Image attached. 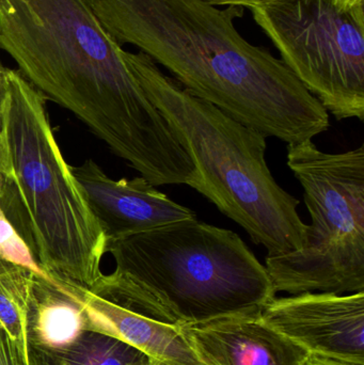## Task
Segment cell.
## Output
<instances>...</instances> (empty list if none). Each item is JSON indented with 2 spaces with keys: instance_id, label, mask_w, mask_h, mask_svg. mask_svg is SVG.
I'll return each instance as SVG.
<instances>
[{
  "instance_id": "cell-2",
  "label": "cell",
  "mask_w": 364,
  "mask_h": 365,
  "mask_svg": "<svg viewBox=\"0 0 364 365\" xmlns=\"http://www.w3.org/2000/svg\"><path fill=\"white\" fill-rule=\"evenodd\" d=\"M120 45L166 68L197 98L269 138L303 143L327 132L331 118L281 59L235 27L243 6L202 0H92Z\"/></svg>"
},
{
  "instance_id": "cell-10",
  "label": "cell",
  "mask_w": 364,
  "mask_h": 365,
  "mask_svg": "<svg viewBox=\"0 0 364 365\" xmlns=\"http://www.w3.org/2000/svg\"><path fill=\"white\" fill-rule=\"evenodd\" d=\"M72 171L107 242L197 218L142 177L111 179L92 160Z\"/></svg>"
},
{
  "instance_id": "cell-4",
  "label": "cell",
  "mask_w": 364,
  "mask_h": 365,
  "mask_svg": "<svg viewBox=\"0 0 364 365\" xmlns=\"http://www.w3.org/2000/svg\"><path fill=\"white\" fill-rule=\"evenodd\" d=\"M128 68L196 168L190 185L269 255L299 250L308 225L299 200L274 179L266 138L167 76L145 53L124 51Z\"/></svg>"
},
{
  "instance_id": "cell-13",
  "label": "cell",
  "mask_w": 364,
  "mask_h": 365,
  "mask_svg": "<svg viewBox=\"0 0 364 365\" xmlns=\"http://www.w3.org/2000/svg\"><path fill=\"white\" fill-rule=\"evenodd\" d=\"M27 360L28 365H162L140 349L93 330H83L59 346L27 344Z\"/></svg>"
},
{
  "instance_id": "cell-20",
  "label": "cell",
  "mask_w": 364,
  "mask_h": 365,
  "mask_svg": "<svg viewBox=\"0 0 364 365\" xmlns=\"http://www.w3.org/2000/svg\"><path fill=\"white\" fill-rule=\"evenodd\" d=\"M0 327H1V324H0Z\"/></svg>"
},
{
  "instance_id": "cell-17",
  "label": "cell",
  "mask_w": 364,
  "mask_h": 365,
  "mask_svg": "<svg viewBox=\"0 0 364 365\" xmlns=\"http://www.w3.org/2000/svg\"><path fill=\"white\" fill-rule=\"evenodd\" d=\"M207 4L214 6H243L247 9L248 6H258V4H265V2L271 1V0H202Z\"/></svg>"
},
{
  "instance_id": "cell-5",
  "label": "cell",
  "mask_w": 364,
  "mask_h": 365,
  "mask_svg": "<svg viewBox=\"0 0 364 365\" xmlns=\"http://www.w3.org/2000/svg\"><path fill=\"white\" fill-rule=\"evenodd\" d=\"M111 278L183 326L260 317L276 292L241 236L197 218L107 242Z\"/></svg>"
},
{
  "instance_id": "cell-15",
  "label": "cell",
  "mask_w": 364,
  "mask_h": 365,
  "mask_svg": "<svg viewBox=\"0 0 364 365\" xmlns=\"http://www.w3.org/2000/svg\"><path fill=\"white\" fill-rule=\"evenodd\" d=\"M0 259L48 278L42 272L34 259L31 251L17 233L12 223L6 218L1 207H0Z\"/></svg>"
},
{
  "instance_id": "cell-6",
  "label": "cell",
  "mask_w": 364,
  "mask_h": 365,
  "mask_svg": "<svg viewBox=\"0 0 364 365\" xmlns=\"http://www.w3.org/2000/svg\"><path fill=\"white\" fill-rule=\"evenodd\" d=\"M288 166L311 217L299 250L267 255L276 293L364 292V145L321 151L310 140L288 145Z\"/></svg>"
},
{
  "instance_id": "cell-12",
  "label": "cell",
  "mask_w": 364,
  "mask_h": 365,
  "mask_svg": "<svg viewBox=\"0 0 364 365\" xmlns=\"http://www.w3.org/2000/svg\"><path fill=\"white\" fill-rule=\"evenodd\" d=\"M83 289L33 272L26 304V343L59 346L87 330Z\"/></svg>"
},
{
  "instance_id": "cell-3",
  "label": "cell",
  "mask_w": 364,
  "mask_h": 365,
  "mask_svg": "<svg viewBox=\"0 0 364 365\" xmlns=\"http://www.w3.org/2000/svg\"><path fill=\"white\" fill-rule=\"evenodd\" d=\"M0 207L51 280L90 289L107 240L60 151L46 98L0 63Z\"/></svg>"
},
{
  "instance_id": "cell-19",
  "label": "cell",
  "mask_w": 364,
  "mask_h": 365,
  "mask_svg": "<svg viewBox=\"0 0 364 365\" xmlns=\"http://www.w3.org/2000/svg\"><path fill=\"white\" fill-rule=\"evenodd\" d=\"M17 266L12 265V264L6 263V262L1 261L0 259V274H4V272H11V270L15 269Z\"/></svg>"
},
{
  "instance_id": "cell-1",
  "label": "cell",
  "mask_w": 364,
  "mask_h": 365,
  "mask_svg": "<svg viewBox=\"0 0 364 365\" xmlns=\"http://www.w3.org/2000/svg\"><path fill=\"white\" fill-rule=\"evenodd\" d=\"M0 49L154 186L188 185L194 163L147 98L92 0H0Z\"/></svg>"
},
{
  "instance_id": "cell-7",
  "label": "cell",
  "mask_w": 364,
  "mask_h": 365,
  "mask_svg": "<svg viewBox=\"0 0 364 365\" xmlns=\"http://www.w3.org/2000/svg\"><path fill=\"white\" fill-rule=\"evenodd\" d=\"M247 9L327 113L363 121L364 0H271Z\"/></svg>"
},
{
  "instance_id": "cell-18",
  "label": "cell",
  "mask_w": 364,
  "mask_h": 365,
  "mask_svg": "<svg viewBox=\"0 0 364 365\" xmlns=\"http://www.w3.org/2000/svg\"><path fill=\"white\" fill-rule=\"evenodd\" d=\"M305 365H364L356 362L344 361V360L333 359L322 356L309 355Z\"/></svg>"
},
{
  "instance_id": "cell-11",
  "label": "cell",
  "mask_w": 364,
  "mask_h": 365,
  "mask_svg": "<svg viewBox=\"0 0 364 365\" xmlns=\"http://www.w3.org/2000/svg\"><path fill=\"white\" fill-rule=\"evenodd\" d=\"M183 328L204 365H305L310 355L260 317H228Z\"/></svg>"
},
{
  "instance_id": "cell-8",
  "label": "cell",
  "mask_w": 364,
  "mask_h": 365,
  "mask_svg": "<svg viewBox=\"0 0 364 365\" xmlns=\"http://www.w3.org/2000/svg\"><path fill=\"white\" fill-rule=\"evenodd\" d=\"M87 330L115 336L162 365H204L190 346L183 326L140 294L104 274L83 289Z\"/></svg>"
},
{
  "instance_id": "cell-16",
  "label": "cell",
  "mask_w": 364,
  "mask_h": 365,
  "mask_svg": "<svg viewBox=\"0 0 364 365\" xmlns=\"http://www.w3.org/2000/svg\"><path fill=\"white\" fill-rule=\"evenodd\" d=\"M0 365H28L25 339L15 340L0 327Z\"/></svg>"
},
{
  "instance_id": "cell-9",
  "label": "cell",
  "mask_w": 364,
  "mask_h": 365,
  "mask_svg": "<svg viewBox=\"0 0 364 365\" xmlns=\"http://www.w3.org/2000/svg\"><path fill=\"white\" fill-rule=\"evenodd\" d=\"M260 319L310 355L364 364V292L274 298Z\"/></svg>"
},
{
  "instance_id": "cell-14",
  "label": "cell",
  "mask_w": 364,
  "mask_h": 365,
  "mask_svg": "<svg viewBox=\"0 0 364 365\" xmlns=\"http://www.w3.org/2000/svg\"><path fill=\"white\" fill-rule=\"evenodd\" d=\"M32 274L16 267L0 274V324L15 340L25 339L26 304Z\"/></svg>"
}]
</instances>
